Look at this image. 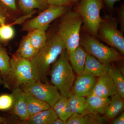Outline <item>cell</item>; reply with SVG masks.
<instances>
[{"label":"cell","instance_id":"cell-1","mask_svg":"<svg viewBox=\"0 0 124 124\" xmlns=\"http://www.w3.org/2000/svg\"><path fill=\"white\" fill-rule=\"evenodd\" d=\"M65 49L57 33L47 40L44 46L30 60L36 80L49 83L47 76L50 68Z\"/></svg>","mask_w":124,"mask_h":124},{"label":"cell","instance_id":"cell-2","mask_svg":"<svg viewBox=\"0 0 124 124\" xmlns=\"http://www.w3.org/2000/svg\"><path fill=\"white\" fill-rule=\"evenodd\" d=\"M52 85L61 95L68 98L72 93L75 76L66 49L53 64L50 73Z\"/></svg>","mask_w":124,"mask_h":124},{"label":"cell","instance_id":"cell-3","mask_svg":"<svg viewBox=\"0 0 124 124\" xmlns=\"http://www.w3.org/2000/svg\"><path fill=\"white\" fill-rule=\"evenodd\" d=\"M64 15L59 25L57 34L69 55L80 46V31L83 21L77 11L69 10Z\"/></svg>","mask_w":124,"mask_h":124},{"label":"cell","instance_id":"cell-4","mask_svg":"<svg viewBox=\"0 0 124 124\" xmlns=\"http://www.w3.org/2000/svg\"><path fill=\"white\" fill-rule=\"evenodd\" d=\"M80 45L88 54L102 63L109 64L122 59V54L117 50L103 44L91 36L86 35L82 37Z\"/></svg>","mask_w":124,"mask_h":124},{"label":"cell","instance_id":"cell-5","mask_svg":"<svg viewBox=\"0 0 124 124\" xmlns=\"http://www.w3.org/2000/svg\"><path fill=\"white\" fill-rule=\"evenodd\" d=\"M77 4L78 12L86 29L93 35L97 36L100 24L104 21L100 16L103 0H81Z\"/></svg>","mask_w":124,"mask_h":124},{"label":"cell","instance_id":"cell-6","mask_svg":"<svg viewBox=\"0 0 124 124\" xmlns=\"http://www.w3.org/2000/svg\"><path fill=\"white\" fill-rule=\"evenodd\" d=\"M69 6L49 5L39 14L24 23L22 31H28L33 29H40L46 31L50 24L58 18L64 15L70 10Z\"/></svg>","mask_w":124,"mask_h":124},{"label":"cell","instance_id":"cell-7","mask_svg":"<svg viewBox=\"0 0 124 124\" xmlns=\"http://www.w3.org/2000/svg\"><path fill=\"white\" fill-rule=\"evenodd\" d=\"M11 86L19 87L35 80L31 61L16 54L10 59Z\"/></svg>","mask_w":124,"mask_h":124},{"label":"cell","instance_id":"cell-8","mask_svg":"<svg viewBox=\"0 0 124 124\" xmlns=\"http://www.w3.org/2000/svg\"><path fill=\"white\" fill-rule=\"evenodd\" d=\"M23 92L29 93L52 107L61 94L54 85L35 80L21 86Z\"/></svg>","mask_w":124,"mask_h":124},{"label":"cell","instance_id":"cell-9","mask_svg":"<svg viewBox=\"0 0 124 124\" xmlns=\"http://www.w3.org/2000/svg\"><path fill=\"white\" fill-rule=\"evenodd\" d=\"M98 34L103 41L124 55V36L115 23L103 21L99 28Z\"/></svg>","mask_w":124,"mask_h":124},{"label":"cell","instance_id":"cell-10","mask_svg":"<svg viewBox=\"0 0 124 124\" xmlns=\"http://www.w3.org/2000/svg\"><path fill=\"white\" fill-rule=\"evenodd\" d=\"M97 77L83 73L78 76L73 84L72 93L82 97H87L93 92L97 81Z\"/></svg>","mask_w":124,"mask_h":124},{"label":"cell","instance_id":"cell-11","mask_svg":"<svg viewBox=\"0 0 124 124\" xmlns=\"http://www.w3.org/2000/svg\"><path fill=\"white\" fill-rule=\"evenodd\" d=\"M92 93L105 98H110L117 93L115 85L108 74L98 78Z\"/></svg>","mask_w":124,"mask_h":124},{"label":"cell","instance_id":"cell-12","mask_svg":"<svg viewBox=\"0 0 124 124\" xmlns=\"http://www.w3.org/2000/svg\"><path fill=\"white\" fill-rule=\"evenodd\" d=\"M110 67L109 64L102 63L88 53L83 73L99 78L108 74Z\"/></svg>","mask_w":124,"mask_h":124},{"label":"cell","instance_id":"cell-13","mask_svg":"<svg viewBox=\"0 0 124 124\" xmlns=\"http://www.w3.org/2000/svg\"><path fill=\"white\" fill-rule=\"evenodd\" d=\"M11 94L13 97V113L20 120L26 121L30 116L23 95L22 90L19 87L14 88Z\"/></svg>","mask_w":124,"mask_h":124},{"label":"cell","instance_id":"cell-14","mask_svg":"<svg viewBox=\"0 0 124 124\" xmlns=\"http://www.w3.org/2000/svg\"><path fill=\"white\" fill-rule=\"evenodd\" d=\"M107 122L106 118L101 115L74 113L67 120L66 124H103Z\"/></svg>","mask_w":124,"mask_h":124},{"label":"cell","instance_id":"cell-15","mask_svg":"<svg viewBox=\"0 0 124 124\" xmlns=\"http://www.w3.org/2000/svg\"><path fill=\"white\" fill-rule=\"evenodd\" d=\"M86 99L88 105L87 113L102 115L104 114L110 98L102 97L91 93Z\"/></svg>","mask_w":124,"mask_h":124},{"label":"cell","instance_id":"cell-16","mask_svg":"<svg viewBox=\"0 0 124 124\" xmlns=\"http://www.w3.org/2000/svg\"><path fill=\"white\" fill-rule=\"evenodd\" d=\"M87 54L88 53L84 49L80 46L68 55L73 71L78 76L83 74Z\"/></svg>","mask_w":124,"mask_h":124},{"label":"cell","instance_id":"cell-17","mask_svg":"<svg viewBox=\"0 0 124 124\" xmlns=\"http://www.w3.org/2000/svg\"><path fill=\"white\" fill-rule=\"evenodd\" d=\"M10 59L6 51L0 45V72L3 78L4 85L8 88L11 87Z\"/></svg>","mask_w":124,"mask_h":124},{"label":"cell","instance_id":"cell-18","mask_svg":"<svg viewBox=\"0 0 124 124\" xmlns=\"http://www.w3.org/2000/svg\"><path fill=\"white\" fill-rule=\"evenodd\" d=\"M123 99L117 93L111 97L104 112L107 118L113 119L123 112L124 108Z\"/></svg>","mask_w":124,"mask_h":124},{"label":"cell","instance_id":"cell-19","mask_svg":"<svg viewBox=\"0 0 124 124\" xmlns=\"http://www.w3.org/2000/svg\"><path fill=\"white\" fill-rule=\"evenodd\" d=\"M58 118V116L51 107L30 116L27 120L28 123L32 124H53Z\"/></svg>","mask_w":124,"mask_h":124},{"label":"cell","instance_id":"cell-20","mask_svg":"<svg viewBox=\"0 0 124 124\" xmlns=\"http://www.w3.org/2000/svg\"><path fill=\"white\" fill-rule=\"evenodd\" d=\"M23 95L30 116L51 107L46 103L29 93L23 91Z\"/></svg>","mask_w":124,"mask_h":124},{"label":"cell","instance_id":"cell-21","mask_svg":"<svg viewBox=\"0 0 124 124\" xmlns=\"http://www.w3.org/2000/svg\"><path fill=\"white\" fill-rule=\"evenodd\" d=\"M18 3L20 10L25 14L36 9L43 11L49 5L46 0H18Z\"/></svg>","mask_w":124,"mask_h":124},{"label":"cell","instance_id":"cell-22","mask_svg":"<svg viewBox=\"0 0 124 124\" xmlns=\"http://www.w3.org/2000/svg\"><path fill=\"white\" fill-rule=\"evenodd\" d=\"M67 103L72 113H87L88 103L85 97L72 93L67 99Z\"/></svg>","mask_w":124,"mask_h":124},{"label":"cell","instance_id":"cell-23","mask_svg":"<svg viewBox=\"0 0 124 124\" xmlns=\"http://www.w3.org/2000/svg\"><path fill=\"white\" fill-rule=\"evenodd\" d=\"M45 31L40 29H33L28 31L27 35L36 54L44 46L47 41Z\"/></svg>","mask_w":124,"mask_h":124},{"label":"cell","instance_id":"cell-24","mask_svg":"<svg viewBox=\"0 0 124 124\" xmlns=\"http://www.w3.org/2000/svg\"><path fill=\"white\" fill-rule=\"evenodd\" d=\"M36 52L27 35L24 36L20 41L15 54L21 57L31 60L36 55Z\"/></svg>","mask_w":124,"mask_h":124},{"label":"cell","instance_id":"cell-25","mask_svg":"<svg viewBox=\"0 0 124 124\" xmlns=\"http://www.w3.org/2000/svg\"><path fill=\"white\" fill-rule=\"evenodd\" d=\"M108 74L110 75L115 85L117 93L124 98V79L120 69L111 66Z\"/></svg>","mask_w":124,"mask_h":124},{"label":"cell","instance_id":"cell-26","mask_svg":"<svg viewBox=\"0 0 124 124\" xmlns=\"http://www.w3.org/2000/svg\"><path fill=\"white\" fill-rule=\"evenodd\" d=\"M15 34L14 29L10 24L5 23L0 26V40L1 42H7L12 39Z\"/></svg>","mask_w":124,"mask_h":124},{"label":"cell","instance_id":"cell-27","mask_svg":"<svg viewBox=\"0 0 124 124\" xmlns=\"http://www.w3.org/2000/svg\"><path fill=\"white\" fill-rule=\"evenodd\" d=\"M67 99L65 96L61 95L57 101L52 107L58 117L62 120L64 108L67 102Z\"/></svg>","mask_w":124,"mask_h":124},{"label":"cell","instance_id":"cell-28","mask_svg":"<svg viewBox=\"0 0 124 124\" xmlns=\"http://www.w3.org/2000/svg\"><path fill=\"white\" fill-rule=\"evenodd\" d=\"M12 94H4L0 95V110H7L12 107L13 104Z\"/></svg>","mask_w":124,"mask_h":124},{"label":"cell","instance_id":"cell-29","mask_svg":"<svg viewBox=\"0 0 124 124\" xmlns=\"http://www.w3.org/2000/svg\"><path fill=\"white\" fill-rule=\"evenodd\" d=\"M18 0H0V5L11 12L17 11Z\"/></svg>","mask_w":124,"mask_h":124},{"label":"cell","instance_id":"cell-30","mask_svg":"<svg viewBox=\"0 0 124 124\" xmlns=\"http://www.w3.org/2000/svg\"><path fill=\"white\" fill-rule=\"evenodd\" d=\"M49 5L63 6L71 7L72 4L68 0H46Z\"/></svg>","mask_w":124,"mask_h":124},{"label":"cell","instance_id":"cell-31","mask_svg":"<svg viewBox=\"0 0 124 124\" xmlns=\"http://www.w3.org/2000/svg\"><path fill=\"white\" fill-rule=\"evenodd\" d=\"M36 11V10H35L34 11L32 12L31 13H30L25 14V15L23 16L18 18L17 20H15L14 22L10 24H11V26H13V25L15 24H22V23H23L25 22L26 20L30 18V17H31L35 13Z\"/></svg>","mask_w":124,"mask_h":124},{"label":"cell","instance_id":"cell-32","mask_svg":"<svg viewBox=\"0 0 124 124\" xmlns=\"http://www.w3.org/2000/svg\"><path fill=\"white\" fill-rule=\"evenodd\" d=\"M72 112L67 102L63 112V115L62 120L64 121H67V120L72 115Z\"/></svg>","mask_w":124,"mask_h":124},{"label":"cell","instance_id":"cell-33","mask_svg":"<svg viewBox=\"0 0 124 124\" xmlns=\"http://www.w3.org/2000/svg\"><path fill=\"white\" fill-rule=\"evenodd\" d=\"M111 122L112 124H124V112H122L115 118L113 119Z\"/></svg>","mask_w":124,"mask_h":124},{"label":"cell","instance_id":"cell-34","mask_svg":"<svg viewBox=\"0 0 124 124\" xmlns=\"http://www.w3.org/2000/svg\"><path fill=\"white\" fill-rule=\"evenodd\" d=\"M4 10L0 5V26L5 23L6 19V14L4 12Z\"/></svg>","mask_w":124,"mask_h":124},{"label":"cell","instance_id":"cell-35","mask_svg":"<svg viewBox=\"0 0 124 124\" xmlns=\"http://www.w3.org/2000/svg\"><path fill=\"white\" fill-rule=\"evenodd\" d=\"M120 22L121 26L122 31H124V7H122L121 10L120 12Z\"/></svg>","mask_w":124,"mask_h":124},{"label":"cell","instance_id":"cell-36","mask_svg":"<svg viewBox=\"0 0 124 124\" xmlns=\"http://www.w3.org/2000/svg\"><path fill=\"white\" fill-rule=\"evenodd\" d=\"M108 7H113L114 5L116 2L119 1L120 0H103Z\"/></svg>","mask_w":124,"mask_h":124},{"label":"cell","instance_id":"cell-37","mask_svg":"<svg viewBox=\"0 0 124 124\" xmlns=\"http://www.w3.org/2000/svg\"><path fill=\"white\" fill-rule=\"evenodd\" d=\"M66 122L58 117L54 121L53 124H66Z\"/></svg>","mask_w":124,"mask_h":124},{"label":"cell","instance_id":"cell-38","mask_svg":"<svg viewBox=\"0 0 124 124\" xmlns=\"http://www.w3.org/2000/svg\"><path fill=\"white\" fill-rule=\"evenodd\" d=\"M72 4H77L79 2V0H68Z\"/></svg>","mask_w":124,"mask_h":124},{"label":"cell","instance_id":"cell-39","mask_svg":"<svg viewBox=\"0 0 124 124\" xmlns=\"http://www.w3.org/2000/svg\"><path fill=\"white\" fill-rule=\"evenodd\" d=\"M2 84L4 85V81H3L2 75L0 72V85Z\"/></svg>","mask_w":124,"mask_h":124},{"label":"cell","instance_id":"cell-40","mask_svg":"<svg viewBox=\"0 0 124 124\" xmlns=\"http://www.w3.org/2000/svg\"><path fill=\"white\" fill-rule=\"evenodd\" d=\"M5 120H4V119L3 118H2V117H0V124H2V123H3L4 121Z\"/></svg>","mask_w":124,"mask_h":124},{"label":"cell","instance_id":"cell-41","mask_svg":"<svg viewBox=\"0 0 124 124\" xmlns=\"http://www.w3.org/2000/svg\"><path fill=\"white\" fill-rule=\"evenodd\" d=\"M1 42V40H0V43Z\"/></svg>","mask_w":124,"mask_h":124}]
</instances>
